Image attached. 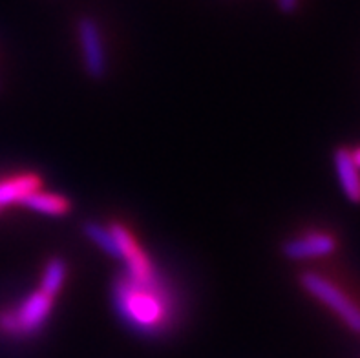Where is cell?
<instances>
[{
	"label": "cell",
	"instance_id": "1",
	"mask_svg": "<svg viewBox=\"0 0 360 358\" xmlns=\"http://www.w3.org/2000/svg\"><path fill=\"white\" fill-rule=\"evenodd\" d=\"M112 304L124 326L148 338L165 335L176 320V300L160 272L137 280L123 271L112 286Z\"/></svg>",
	"mask_w": 360,
	"mask_h": 358
},
{
	"label": "cell",
	"instance_id": "2",
	"mask_svg": "<svg viewBox=\"0 0 360 358\" xmlns=\"http://www.w3.org/2000/svg\"><path fill=\"white\" fill-rule=\"evenodd\" d=\"M53 298L35 290L18 305L0 311V333L17 338H26L39 333L50 318Z\"/></svg>",
	"mask_w": 360,
	"mask_h": 358
},
{
	"label": "cell",
	"instance_id": "3",
	"mask_svg": "<svg viewBox=\"0 0 360 358\" xmlns=\"http://www.w3.org/2000/svg\"><path fill=\"white\" fill-rule=\"evenodd\" d=\"M300 283L320 304L331 309L353 333L360 335V307L353 300H349L342 289H338L333 281H329L319 272L309 271L300 274Z\"/></svg>",
	"mask_w": 360,
	"mask_h": 358
},
{
	"label": "cell",
	"instance_id": "4",
	"mask_svg": "<svg viewBox=\"0 0 360 358\" xmlns=\"http://www.w3.org/2000/svg\"><path fill=\"white\" fill-rule=\"evenodd\" d=\"M77 35L84 70L91 79H103L106 73V51L101 27L96 23V18L88 17V15L79 18Z\"/></svg>",
	"mask_w": 360,
	"mask_h": 358
},
{
	"label": "cell",
	"instance_id": "5",
	"mask_svg": "<svg viewBox=\"0 0 360 358\" xmlns=\"http://www.w3.org/2000/svg\"><path fill=\"white\" fill-rule=\"evenodd\" d=\"M110 231L114 234L115 243L119 247V258L124 262V272L130 274L137 280H146L158 274V269L154 267V263L146 256L145 250L139 247L136 238L132 236V232L128 231L121 223H112Z\"/></svg>",
	"mask_w": 360,
	"mask_h": 358
},
{
	"label": "cell",
	"instance_id": "6",
	"mask_svg": "<svg viewBox=\"0 0 360 358\" xmlns=\"http://www.w3.org/2000/svg\"><path fill=\"white\" fill-rule=\"evenodd\" d=\"M335 249H337L335 236H331L328 232H307L304 236L285 241L282 252L288 260L302 262V260L324 258V256L335 252Z\"/></svg>",
	"mask_w": 360,
	"mask_h": 358
},
{
	"label": "cell",
	"instance_id": "7",
	"mask_svg": "<svg viewBox=\"0 0 360 358\" xmlns=\"http://www.w3.org/2000/svg\"><path fill=\"white\" fill-rule=\"evenodd\" d=\"M335 170L347 200L360 203V170L347 148H338L335 152Z\"/></svg>",
	"mask_w": 360,
	"mask_h": 358
},
{
	"label": "cell",
	"instance_id": "8",
	"mask_svg": "<svg viewBox=\"0 0 360 358\" xmlns=\"http://www.w3.org/2000/svg\"><path fill=\"white\" fill-rule=\"evenodd\" d=\"M41 191V177L37 174H20L0 181V209L15 205L30 196L32 192Z\"/></svg>",
	"mask_w": 360,
	"mask_h": 358
},
{
	"label": "cell",
	"instance_id": "9",
	"mask_svg": "<svg viewBox=\"0 0 360 358\" xmlns=\"http://www.w3.org/2000/svg\"><path fill=\"white\" fill-rule=\"evenodd\" d=\"M22 207L33 210L37 214H44V216H64L70 212V201L59 194H51V192H32L20 201Z\"/></svg>",
	"mask_w": 360,
	"mask_h": 358
},
{
	"label": "cell",
	"instance_id": "10",
	"mask_svg": "<svg viewBox=\"0 0 360 358\" xmlns=\"http://www.w3.org/2000/svg\"><path fill=\"white\" fill-rule=\"evenodd\" d=\"M66 272H68V269H66V262L63 258H51L50 262L46 263L39 290H42L50 298H55L63 289L64 281H66Z\"/></svg>",
	"mask_w": 360,
	"mask_h": 358
},
{
	"label": "cell",
	"instance_id": "11",
	"mask_svg": "<svg viewBox=\"0 0 360 358\" xmlns=\"http://www.w3.org/2000/svg\"><path fill=\"white\" fill-rule=\"evenodd\" d=\"M82 231H84L88 240L94 241L103 252H106L108 256H112V258L119 260V247L117 243H115V238L114 234H112V231H110V227L105 229L101 223L88 222L84 223Z\"/></svg>",
	"mask_w": 360,
	"mask_h": 358
},
{
	"label": "cell",
	"instance_id": "12",
	"mask_svg": "<svg viewBox=\"0 0 360 358\" xmlns=\"http://www.w3.org/2000/svg\"><path fill=\"white\" fill-rule=\"evenodd\" d=\"M276 6H278V9L282 11V13H295L298 9V6H300V0H276Z\"/></svg>",
	"mask_w": 360,
	"mask_h": 358
},
{
	"label": "cell",
	"instance_id": "13",
	"mask_svg": "<svg viewBox=\"0 0 360 358\" xmlns=\"http://www.w3.org/2000/svg\"><path fill=\"white\" fill-rule=\"evenodd\" d=\"M352 155H353V161H355V165L359 167V170H360V146L356 150H353Z\"/></svg>",
	"mask_w": 360,
	"mask_h": 358
}]
</instances>
